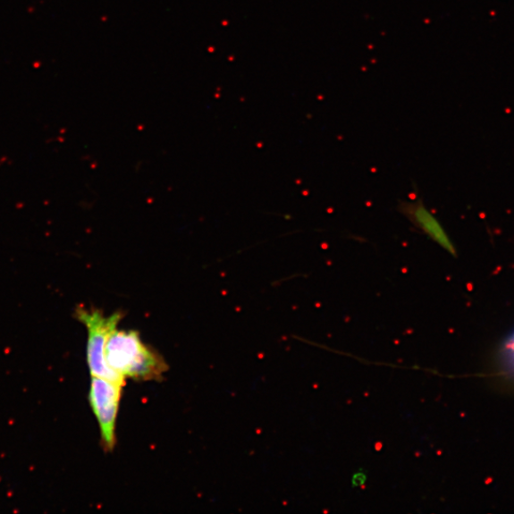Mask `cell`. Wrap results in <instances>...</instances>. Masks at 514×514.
<instances>
[{
	"label": "cell",
	"mask_w": 514,
	"mask_h": 514,
	"mask_svg": "<svg viewBox=\"0 0 514 514\" xmlns=\"http://www.w3.org/2000/svg\"><path fill=\"white\" fill-rule=\"evenodd\" d=\"M105 357L109 368L124 379L159 381L168 371L164 358L147 346L136 331L116 328L109 336Z\"/></svg>",
	"instance_id": "obj_1"
},
{
	"label": "cell",
	"mask_w": 514,
	"mask_h": 514,
	"mask_svg": "<svg viewBox=\"0 0 514 514\" xmlns=\"http://www.w3.org/2000/svg\"><path fill=\"white\" fill-rule=\"evenodd\" d=\"M77 318L88 331L87 363L92 376L125 385V379L112 371L105 361V350L110 334L119 326L123 313L117 311L105 316L98 308H78Z\"/></svg>",
	"instance_id": "obj_2"
},
{
	"label": "cell",
	"mask_w": 514,
	"mask_h": 514,
	"mask_svg": "<svg viewBox=\"0 0 514 514\" xmlns=\"http://www.w3.org/2000/svg\"><path fill=\"white\" fill-rule=\"evenodd\" d=\"M123 385L92 376L89 400L100 428L101 442L106 451L115 446L117 414L122 396Z\"/></svg>",
	"instance_id": "obj_3"
},
{
	"label": "cell",
	"mask_w": 514,
	"mask_h": 514,
	"mask_svg": "<svg viewBox=\"0 0 514 514\" xmlns=\"http://www.w3.org/2000/svg\"><path fill=\"white\" fill-rule=\"evenodd\" d=\"M398 211L417 230L424 232L433 241L442 247L451 256H457V251L448 234L437 218L425 207L421 199L400 201Z\"/></svg>",
	"instance_id": "obj_4"
},
{
	"label": "cell",
	"mask_w": 514,
	"mask_h": 514,
	"mask_svg": "<svg viewBox=\"0 0 514 514\" xmlns=\"http://www.w3.org/2000/svg\"><path fill=\"white\" fill-rule=\"evenodd\" d=\"M514 337V336H513Z\"/></svg>",
	"instance_id": "obj_5"
}]
</instances>
